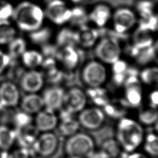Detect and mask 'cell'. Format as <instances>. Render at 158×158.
<instances>
[{
  "instance_id": "6da1fadb",
  "label": "cell",
  "mask_w": 158,
  "mask_h": 158,
  "mask_svg": "<svg viewBox=\"0 0 158 158\" xmlns=\"http://www.w3.org/2000/svg\"><path fill=\"white\" fill-rule=\"evenodd\" d=\"M12 17L20 30L30 33L43 25L45 14L38 4L23 1L14 9Z\"/></svg>"
},
{
  "instance_id": "7a4b0ae2",
  "label": "cell",
  "mask_w": 158,
  "mask_h": 158,
  "mask_svg": "<svg viewBox=\"0 0 158 158\" xmlns=\"http://www.w3.org/2000/svg\"><path fill=\"white\" fill-rule=\"evenodd\" d=\"M144 130L139 123L130 118H120L117 128V141L125 152H133L143 140Z\"/></svg>"
},
{
  "instance_id": "3957f363",
  "label": "cell",
  "mask_w": 158,
  "mask_h": 158,
  "mask_svg": "<svg viewBox=\"0 0 158 158\" xmlns=\"http://www.w3.org/2000/svg\"><path fill=\"white\" fill-rule=\"evenodd\" d=\"M80 77L88 88L101 87L107 81L108 72L106 64L98 59H91L81 68Z\"/></svg>"
},
{
  "instance_id": "277c9868",
  "label": "cell",
  "mask_w": 158,
  "mask_h": 158,
  "mask_svg": "<svg viewBox=\"0 0 158 158\" xmlns=\"http://www.w3.org/2000/svg\"><path fill=\"white\" fill-rule=\"evenodd\" d=\"M95 143L89 135L77 132L68 137L65 144V152L69 157L87 158L94 151Z\"/></svg>"
},
{
  "instance_id": "5b68a950",
  "label": "cell",
  "mask_w": 158,
  "mask_h": 158,
  "mask_svg": "<svg viewBox=\"0 0 158 158\" xmlns=\"http://www.w3.org/2000/svg\"><path fill=\"white\" fill-rule=\"evenodd\" d=\"M94 53L96 59L104 64H112L122 54L119 40L112 36H102L95 44Z\"/></svg>"
},
{
  "instance_id": "8992f818",
  "label": "cell",
  "mask_w": 158,
  "mask_h": 158,
  "mask_svg": "<svg viewBox=\"0 0 158 158\" xmlns=\"http://www.w3.org/2000/svg\"><path fill=\"white\" fill-rule=\"evenodd\" d=\"M113 31L120 35H126L138 22L135 11L128 7H120L112 14Z\"/></svg>"
},
{
  "instance_id": "52a82bcc",
  "label": "cell",
  "mask_w": 158,
  "mask_h": 158,
  "mask_svg": "<svg viewBox=\"0 0 158 158\" xmlns=\"http://www.w3.org/2000/svg\"><path fill=\"white\" fill-rule=\"evenodd\" d=\"M59 144V138L56 133L52 131L43 132L38 136L31 151L39 157H49L57 151Z\"/></svg>"
},
{
  "instance_id": "ba28073f",
  "label": "cell",
  "mask_w": 158,
  "mask_h": 158,
  "mask_svg": "<svg viewBox=\"0 0 158 158\" xmlns=\"http://www.w3.org/2000/svg\"><path fill=\"white\" fill-rule=\"evenodd\" d=\"M44 10L45 17L57 25L69 22L71 17V9L63 0L49 1Z\"/></svg>"
},
{
  "instance_id": "9c48e42d",
  "label": "cell",
  "mask_w": 158,
  "mask_h": 158,
  "mask_svg": "<svg viewBox=\"0 0 158 158\" xmlns=\"http://www.w3.org/2000/svg\"><path fill=\"white\" fill-rule=\"evenodd\" d=\"M106 118L102 109L98 107L84 108L79 112L77 120L80 127L88 130H96L101 127Z\"/></svg>"
},
{
  "instance_id": "30bf717a",
  "label": "cell",
  "mask_w": 158,
  "mask_h": 158,
  "mask_svg": "<svg viewBox=\"0 0 158 158\" xmlns=\"http://www.w3.org/2000/svg\"><path fill=\"white\" fill-rule=\"evenodd\" d=\"M87 103V96L80 87L72 86L65 91L62 107L72 114L81 111Z\"/></svg>"
},
{
  "instance_id": "8fae6325",
  "label": "cell",
  "mask_w": 158,
  "mask_h": 158,
  "mask_svg": "<svg viewBox=\"0 0 158 158\" xmlns=\"http://www.w3.org/2000/svg\"><path fill=\"white\" fill-rule=\"evenodd\" d=\"M45 78L42 72L30 69L25 72L20 81L21 89L27 93H37L44 86Z\"/></svg>"
},
{
  "instance_id": "7c38bea8",
  "label": "cell",
  "mask_w": 158,
  "mask_h": 158,
  "mask_svg": "<svg viewBox=\"0 0 158 158\" xmlns=\"http://www.w3.org/2000/svg\"><path fill=\"white\" fill-rule=\"evenodd\" d=\"M56 59L69 72L74 70L78 66L81 56L79 50L75 46H66L59 48Z\"/></svg>"
},
{
  "instance_id": "4fadbf2b",
  "label": "cell",
  "mask_w": 158,
  "mask_h": 158,
  "mask_svg": "<svg viewBox=\"0 0 158 158\" xmlns=\"http://www.w3.org/2000/svg\"><path fill=\"white\" fill-rule=\"evenodd\" d=\"M64 94V88L57 85L46 88L41 96L44 107L54 112L60 110L62 107Z\"/></svg>"
},
{
  "instance_id": "5bb4252c",
  "label": "cell",
  "mask_w": 158,
  "mask_h": 158,
  "mask_svg": "<svg viewBox=\"0 0 158 158\" xmlns=\"http://www.w3.org/2000/svg\"><path fill=\"white\" fill-rule=\"evenodd\" d=\"M20 92L18 87L10 81H6L0 85V106L4 107H14L20 102Z\"/></svg>"
},
{
  "instance_id": "9a60e30c",
  "label": "cell",
  "mask_w": 158,
  "mask_h": 158,
  "mask_svg": "<svg viewBox=\"0 0 158 158\" xmlns=\"http://www.w3.org/2000/svg\"><path fill=\"white\" fill-rule=\"evenodd\" d=\"M59 119L54 111L44 108L36 114L35 127L40 132L52 131L58 125Z\"/></svg>"
},
{
  "instance_id": "2e32d148",
  "label": "cell",
  "mask_w": 158,
  "mask_h": 158,
  "mask_svg": "<svg viewBox=\"0 0 158 158\" xmlns=\"http://www.w3.org/2000/svg\"><path fill=\"white\" fill-rule=\"evenodd\" d=\"M110 7L106 3L95 5L88 14V20L93 23L98 28H104L112 17Z\"/></svg>"
},
{
  "instance_id": "e0dca14e",
  "label": "cell",
  "mask_w": 158,
  "mask_h": 158,
  "mask_svg": "<svg viewBox=\"0 0 158 158\" xmlns=\"http://www.w3.org/2000/svg\"><path fill=\"white\" fill-rule=\"evenodd\" d=\"M78 45L82 48H91L95 46L99 40L100 33L98 28L88 27L87 25L79 27L77 30Z\"/></svg>"
},
{
  "instance_id": "ac0fdd59",
  "label": "cell",
  "mask_w": 158,
  "mask_h": 158,
  "mask_svg": "<svg viewBox=\"0 0 158 158\" xmlns=\"http://www.w3.org/2000/svg\"><path fill=\"white\" fill-rule=\"evenodd\" d=\"M22 111L30 115L37 114L44 107L42 96L37 93H28L20 102Z\"/></svg>"
},
{
  "instance_id": "d6986e66",
  "label": "cell",
  "mask_w": 158,
  "mask_h": 158,
  "mask_svg": "<svg viewBox=\"0 0 158 158\" xmlns=\"http://www.w3.org/2000/svg\"><path fill=\"white\" fill-rule=\"evenodd\" d=\"M142 89L138 84L125 87L124 97L122 104L130 107H138L142 102Z\"/></svg>"
},
{
  "instance_id": "ffe728a7",
  "label": "cell",
  "mask_w": 158,
  "mask_h": 158,
  "mask_svg": "<svg viewBox=\"0 0 158 158\" xmlns=\"http://www.w3.org/2000/svg\"><path fill=\"white\" fill-rule=\"evenodd\" d=\"M38 131L31 124L18 130L17 138L20 144L21 147L31 150V148L38 136Z\"/></svg>"
},
{
  "instance_id": "44dd1931",
  "label": "cell",
  "mask_w": 158,
  "mask_h": 158,
  "mask_svg": "<svg viewBox=\"0 0 158 158\" xmlns=\"http://www.w3.org/2000/svg\"><path fill=\"white\" fill-rule=\"evenodd\" d=\"M56 43L58 48L66 46H76L78 45L77 31L68 27L62 28L56 36Z\"/></svg>"
},
{
  "instance_id": "7402d4cb",
  "label": "cell",
  "mask_w": 158,
  "mask_h": 158,
  "mask_svg": "<svg viewBox=\"0 0 158 158\" xmlns=\"http://www.w3.org/2000/svg\"><path fill=\"white\" fill-rule=\"evenodd\" d=\"M20 57L24 66L29 69H36L40 67L44 60L41 52L35 49L26 50Z\"/></svg>"
},
{
  "instance_id": "603a6c76",
  "label": "cell",
  "mask_w": 158,
  "mask_h": 158,
  "mask_svg": "<svg viewBox=\"0 0 158 158\" xmlns=\"http://www.w3.org/2000/svg\"><path fill=\"white\" fill-rule=\"evenodd\" d=\"M52 35V31L51 28L43 25L40 28L30 32L29 38L33 44L41 46L49 42Z\"/></svg>"
},
{
  "instance_id": "cb8c5ba5",
  "label": "cell",
  "mask_w": 158,
  "mask_h": 158,
  "mask_svg": "<svg viewBox=\"0 0 158 158\" xmlns=\"http://www.w3.org/2000/svg\"><path fill=\"white\" fill-rule=\"evenodd\" d=\"M86 94L87 98L98 107H102L109 102L107 93L102 86L88 88Z\"/></svg>"
},
{
  "instance_id": "d4e9b609",
  "label": "cell",
  "mask_w": 158,
  "mask_h": 158,
  "mask_svg": "<svg viewBox=\"0 0 158 158\" xmlns=\"http://www.w3.org/2000/svg\"><path fill=\"white\" fill-rule=\"evenodd\" d=\"M58 126L60 134L65 137H69L77 133L80 127L77 119L73 116L60 120Z\"/></svg>"
},
{
  "instance_id": "484cf974",
  "label": "cell",
  "mask_w": 158,
  "mask_h": 158,
  "mask_svg": "<svg viewBox=\"0 0 158 158\" xmlns=\"http://www.w3.org/2000/svg\"><path fill=\"white\" fill-rule=\"evenodd\" d=\"M150 33L137 28L133 36L132 44L140 50L151 46L155 42Z\"/></svg>"
},
{
  "instance_id": "4316f807",
  "label": "cell",
  "mask_w": 158,
  "mask_h": 158,
  "mask_svg": "<svg viewBox=\"0 0 158 158\" xmlns=\"http://www.w3.org/2000/svg\"><path fill=\"white\" fill-rule=\"evenodd\" d=\"M16 138L17 131L6 125H0V149L4 151L9 149Z\"/></svg>"
},
{
  "instance_id": "83f0119b",
  "label": "cell",
  "mask_w": 158,
  "mask_h": 158,
  "mask_svg": "<svg viewBox=\"0 0 158 158\" xmlns=\"http://www.w3.org/2000/svg\"><path fill=\"white\" fill-rule=\"evenodd\" d=\"M88 20V13L85 7L80 6H76L71 9V17L69 22L71 25L79 28L86 25Z\"/></svg>"
},
{
  "instance_id": "f1b7e54d",
  "label": "cell",
  "mask_w": 158,
  "mask_h": 158,
  "mask_svg": "<svg viewBox=\"0 0 158 158\" xmlns=\"http://www.w3.org/2000/svg\"><path fill=\"white\" fill-rule=\"evenodd\" d=\"M15 35V28L9 20H0V44H9Z\"/></svg>"
},
{
  "instance_id": "f546056e",
  "label": "cell",
  "mask_w": 158,
  "mask_h": 158,
  "mask_svg": "<svg viewBox=\"0 0 158 158\" xmlns=\"http://www.w3.org/2000/svg\"><path fill=\"white\" fill-rule=\"evenodd\" d=\"M9 56L10 58L21 57L27 50V43L20 37L14 38L9 44Z\"/></svg>"
},
{
  "instance_id": "4dcf8cb0",
  "label": "cell",
  "mask_w": 158,
  "mask_h": 158,
  "mask_svg": "<svg viewBox=\"0 0 158 158\" xmlns=\"http://www.w3.org/2000/svg\"><path fill=\"white\" fill-rule=\"evenodd\" d=\"M120 146L117 140L109 138L102 143L101 150L103 151L109 158H116L120 153Z\"/></svg>"
},
{
  "instance_id": "1f68e13d",
  "label": "cell",
  "mask_w": 158,
  "mask_h": 158,
  "mask_svg": "<svg viewBox=\"0 0 158 158\" xmlns=\"http://www.w3.org/2000/svg\"><path fill=\"white\" fill-rule=\"evenodd\" d=\"M135 8L141 19L148 18L154 14V2L152 0H139L136 3Z\"/></svg>"
},
{
  "instance_id": "d6a6232c",
  "label": "cell",
  "mask_w": 158,
  "mask_h": 158,
  "mask_svg": "<svg viewBox=\"0 0 158 158\" xmlns=\"http://www.w3.org/2000/svg\"><path fill=\"white\" fill-rule=\"evenodd\" d=\"M156 53L157 42H156L155 45L153 44L149 48L141 49L135 59L139 65H146L150 63L156 57Z\"/></svg>"
},
{
  "instance_id": "836d02e7",
  "label": "cell",
  "mask_w": 158,
  "mask_h": 158,
  "mask_svg": "<svg viewBox=\"0 0 158 158\" xmlns=\"http://www.w3.org/2000/svg\"><path fill=\"white\" fill-rule=\"evenodd\" d=\"M139 77L141 81L146 85L156 83L158 78V69L156 66L146 67L139 73Z\"/></svg>"
},
{
  "instance_id": "e575fe53",
  "label": "cell",
  "mask_w": 158,
  "mask_h": 158,
  "mask_svg": "<svg viewBox=\"0 0 158 158\" xmlns=\"http://www.w3.org/2000/svg\"><path fill=\"white\" fill-rule=\"evenodd\" d=\"M157 109L149 108L141 110L138 115L139 122L143 125L151 126L157 124Z\"/></svg>"
},
{
  "instance_id": "d590c367",
  "label": "cell",
  "mask_w": 158,
  "mask_h": 158,
  "mask_svg": "<svg viewBox=\"0 0 158 158\" xmlns=\"http://www.w3.org/2000/svg\"><path fill=\"white\" fill-rule=\"evenodd\" d=\"M144 148L149 155L157 157L158 155V137L156 133H150L146 136Z\"/></svg>"
},
{
  "instance_id": "8d00e7d4",
  "label": "cell",
  "mask_w": 158,
  "mask_h": 158,
  "mask_svg": "<svg viewBox=\"0 0 158 158\" xmlns=\"http://www.w3.org/2000/svg\"><path fill=\"white\" fill-rule=\"evenodd\" d=\"M138 29L148 31V32H154L157 29V16L156 14H153L152 15L145 18L141 19L138 21Z\"/></svg>"
},
{
  "instance_id": "74e56055",
  "label": "cell",
  "mask_w": 158,
  "mask_h": 158,
  "mask_svg": "<svg viewBox=\"0 0 158 158\" xmlns=\"http://www.w3.org/2000/svg\"><path fill=\"white\" fill-rule=\"evenodd\" d=\"M102 110L105 115L113 118H121L124 114V110L122 107L110 102L102 107Z\"/></svg>"
},
{
  "instance_id": "f35d334b",
  "label": "cell",
  "mask_w": 158,
  "mask_h": 158,
  "mask_svg": "<svg viewBox=\"0 0 158 158\" xmlns=\"http://www.w3.org/2000/svg\"><path fill=\"white\" fill-rule=\"evenodd\" d=\"M14 121L15 126L19 130L31 125L32 118L30 114L21 110L15 115Z\"/></svg>"
},
{
  "instance_id": "ab89813d",
  "label": "cell",
  "mask_w": 158,
  "mask_h": 158,
  "mask_svg": "<svg viewBox=\"0 0 158 158\" xmlns=\"http://www.w3.org/2000/svg\"><path fill=\"white\" fill-rule=\"evenodd\" d=\"M14 7L9 2L0 3V20H8L9 18L12 17Z\"/></svg>"
},
{
  "instance_id": "60d3db41",
  "label": "cell",
  "mask_w": 158,
  "mask_h": 158,
  "mask_svg": "<svg viewBox=\"0 0 158 158\" xmlns=\"http://www.w3.org/2000/svg\"><path fill=\"white\" fill-rule=\"evenodd\" d=\"M32 154L30 149L20 147L12 151L6 158H31Z\"/></svg>"
},
{
  "instance_id": "b9f144b4",
  "label": "cell",
  "mask_w": 158,
  "mask_h": 158,
  "mask_svg": "<svg viewBox=\"0 0 158 158\" xmlns=\"http://www.w3.org/2000/svg\"><path fill=\"white\" fill-rule=\"evenodd\" d=\"M59 48L56 45H53L49 44V43H46L41 46V54H43L44 58L46 57H52L56 59V56L58 51Z\"/></svg>"
},
{
  "instance_id": "7bdbcfd3",
  "label": "cell",
  "mask_w": 158,
  "mask_h": 158,
  "mask_svg": "<svg viewBox=\"0 0 158 158\" xmlns=\"http://www.w3.org/2000/svg\"><path fill=\"white\" fill-rule=\"evenodd\" d=\"M112 65V71L113 73H125L128 64L127 62L120 59L116 60Z\"/></svg>"
},
{
  "instance_id": "ee69618b",
  "label": "cell",
  "mask_w": 158,
  "mask_h": 158,
  "mask_svg": "<svg viewBox=\"0 0 158 158\" xmlns=\"http://www.w3.org/2000/svg\"><path fill=\"white\" fill-rule=\"evenodd\" d=\"M9 54L4 53L0 49V73H1L9 65L10 60Z\"/></svg>"
},
{
  "instance_id": "f6af8a7d",
  "label": "cell",
  "mask_w": 158,
  "mask_h": 158,
  "mask_svg": "<svg viewBox=\"0 0 158 158\" xmlns=\"http://www.w3.org/2000/svg\"><path fill=\"white\" fill-rule=\"evenodd\" d=\"M126 78L125 73H113L112 77V83L117 86H123Z\"/></svg>"
},
{
  "instance_id": "bcb514c9",
  "label": "cell",
  "mask_w": 158,
  "mask_h": 158,
  "mask_svg": "<svg viewBox=\"0 0 158 158\" xmlns=\"http://www.w3.org/2000/svg\"><path fill=\"white\" fill-rule=\"evenodd\" d=\"M149 106L151 108L157 109L158 104V92L156 89L152 91L149 95Z\"/></svg>"
},
{
  "instance_id": "7dc6e473",
  "label": "cell",
  "mask_w": 158,
  "mask_h": 158,
  "mask_svg": "<svg viewBox=\"0 0 158 158\" xmlns=\"http://www.w3.org/2000/svg\"><path fill=\"white\" fill-rule=\"evenodd\" d=\"M140 51H141L140 49H139L138 48L135 47L132 44L131 45L128 46L126 48V52H127V54L130 57H131L132 58H135V59H136V57L138 56Z\"/></svg>"
},
{
  "instance_id": "c3c4849f",
  "label": "cell",
  "mask_w": 158,
  "mask_h": 158,
  "mask_svg": "<svg viewBox=\"0 0 158 158\" xmlns=\"http://www.w3.org/2000/svg\"><path fill=\"white\" fill-rule=\"evenodd\" d=\"M124 158H148L146 155L140 153V152H131L127 154Z\"/></svg>"
},
{
  "instance_id": "681fc988",
  "label": "cell",
  "mask_w": 158,
  "mask_h": 158,
  "mask_svg": "<svg viewBox=\"0 0 158 158\" xmlns=\"http://www.w3.org/2000/svg\"><path fill=\"white\" fill-rule=\"evenodd\" d=\"M87 158H109V157L101 150L99 151H94Z\"/></svg>"
},
{
  "instance_id": "f907efd6",
  "label": "cell",
  "mask_w": 158,
  "mask_h": 158,
  "mask_svg": "<svg viewBox=\"0 0 158 158\" xmlns=\"http://www.w3.org/2000/svg\"><path fill=\"white\" fill-rule=\"evenodd\" d=\"M73 3H75V4H78V3H80L83 0H70Z\"/></svg>"
},
{
  "instance_id": "816d5d0a",
  "label": "cell",
  "mask_w": 158,
  "mask_h": 158,
  "mask_svg": "<svg viewBox=\"0 0 158 158\" xmlns=\"http://www.w3.org/2000/svg\"><path fill=\"white\" fill-rule=\"evenodd\" d=\"M68 158H78V157H69Z\"/></svg>"
},
{
  "instance_id": "f5cc1de1",
  "label": "cell",
  "mask_w": 158,
  "mask_h": 158,
  "mask_svg": "<svg viewBox=\"0 0 158 158\" xmlns=\"http://www.w3.org/2000/svg\"><path fill=\"white\" fill-rule=\"evenodd\" d=\"M85 1H93V0H85Z\"/></svg>"
},
{
  "instance_id": "db71d44e",
  "label": "cell",
  "mask_w": 158,
  "mask_h": 158,
  "mask_svg": "<svg viewBox=\"0 0 158 158\" xmlns=\"http://www.w3.org/2000/svg\"><path fill=\"white\" fill-rule=\"evenodd\" d=\"M154 158H156V157H154Z\"/></svg>"
},
{
  "instance_id": "11a10c76",
  "label": "cell",
  "mask_w": 158,
  "mask_h": 158,
  "mask_svg": "<svg viewBox=\"0 0 158 158\" xmlns=\"http://www.w3.org/2000/svg\"><path fill=\"white\" fill-rule=\"evenodd\" d=\"M49 1H50V0H49Z\"/></svg>"
}]
</instances>
